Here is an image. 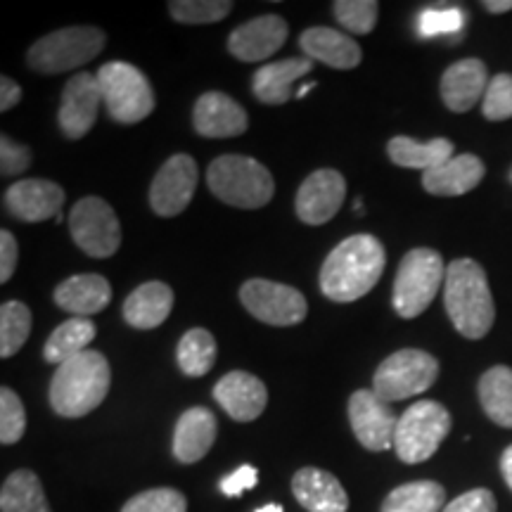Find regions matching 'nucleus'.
<instances>
[{
  "label": "nucleus",
  "instance_id": "obj_8",
  "mask_svg": "<svg viewBox=\"0 0 512 512\" xmlns=\"http://www.w3.org/2000/svg\"><path fill=\"white\" fill-rule=\"evenodd\" d=\"M451 413L439 401H418L399 418L394 434V451L401 463L418 465L439 451L451 432Z\"/></svg>",
  "mask_w": 512,
  "mask_h": 512
},
{
  "label": "nucleus",
  "instance_id": "obj_35",
  "mask_svg": "<svg viewBox=\"0 0 512 512\" xmlns=\"http://www.w3.org/2000/svg\"><path fill=\"white\" fill-rule=\"evenodd\" d=\"M230 0H171L169 12L183 24H214L230 15Z\"/></svg>",
  "mask_w": 512,
  "mask_h": 512
},
{
  "label": "nucleus",
  "instance_id": "obj_38",
  "mask_svg": "<svg viewBox=\"0 0 512 512\" xmlns=\"http://www.w3.org/2000/svg\"><path fill=\"white\" fill-rule=\"evenodd\" d=\"M188 501L178 489L169 486H159V489L143 491V494L133 496L131 501L124 503L121 512H185Z\"/></svg>",
  "mask_w": 512,
  "mask_h": 512
},
{
  "label": "nucleus",
  "instance_id": "obj_49",
  "mask_svg": "<svg viewBox=\"0 0 512 512\" xmlns=\"http://www.w3.org/2000/svg\"><path fill=\"white\" fill-rule=\"evenodd\" d=\"M313 88H316V83H304L302 88H297V98H304V95H309Z\"/></svg>",
  "mask_w": 512,
  "mask_h": 512
},
{
  "label": "nucleus",
  "instance_id": "obj_1",
  "mask_svg": "<svg viewBox=\"0 0 512 512\" xmlns=\"http://www.w3.org/2000/svg\"><path fill=\"white\" fill-rule=\"evenodd\" d=\"M384 264L387 252L375 235H351L332 249L320 268V292L339 304L356 302L377 285Z\"/></svg>",
  "mask_w": 512,
  "mask_h": 512
},
{
  "label": "nucleus",
  "instance_id": "obj_18",
  "mask_svg": "<svg viewBox=\"0 0 512 512\" xmlns=\"http://www.w3.org/2000/svg\"><path fill=\"white\" fill-rule=\"evenodd\" d=\"M214 399L233 420L252 422L266 411L268 389L256 375L233 370L216 382Z\"/></svg>",
  "mask_w": 512,
  "mask_h": 512
},
{
  "label": "nucleus",
  "instance_id": "obj_17",
  "mask_svg": "<svg viewBox=\"0 0 512 512\" xmlns=\"http://www.w3.org/2000/svg\"><path fill=\"white\" fill-rule=\"evenodd\" d=\"M290 27L280 15H261L240 24L228 38L230 55L242 62H264L285 46Z\"/></svg>",
  "mask_w": 512,
  "mask_h": 512
},
{
  "label": "nucleus",
  "instance_id": "obj_20",
  "mask_svg": "<svg viewBox=\"0 0 512 512\" xmlns=\"http://www.w3.org/2000/svg\"><path fill=\"white\" fill-rule=\"evenodd\" d=\"M489 72L486 64L477 57L453 62L441 76V100L451 112L465 114L484 100L486 88H489Z\"/></svg>",
  "mask_w": 512,
  "mask_h": 512
},
{
  "label": "nucleus",
  "instance_id": "obj_6",
  "mask_svg": "<svg viewBox=\"0 0 512 512\" xmlns=\"http://www.w3.org/2000/svg\"><path fill=\"white\" fill-rule=\"evenodd\" d=\"M105 34L98 27H67L43 36L29 48L27 62L38 74H64L95 60L105 48Z\"/></svg>",
  "mask_w": 512,
  "mask_h": 512
},
{
  "label": "nucleus",
  "instance_id": "obj_40",
  "mask_svg": "<svg viewBox=\"0 0 512 512\" xmlns=\"http://www.w3.org/2000/svg\"><path fill=\"white\" fill-rule=\"evenodd\" d=\"M482 114L489 121L512 119V74H496L489 81L482 100Z\"/></svg>",
  "mask_w": 512,
  "mask_h": 512
},
{
  "label": "nucleus",
  "instance_id": "obj_50",
  "mask_svg": "<svg viewBox=\"0 0 512 512\" xmlns=\"http://www.w3.org/2000/svg\"><path fill=\"white\" fill-rule=\"evenodd\" d=\"M510 178H512V174H510Z\"/></svg>",
  "mask_w": 512,
  "mask_h": 512
},
{
  "label": "nucleus",
  "instance_id": "obj_13",
  "mask_svg": "<svg viewBox=\"0 0 512 512\" xmlns=\"http://www.w3.org/2000/svg\"><path fill=\"white\" fill-rule=\"evenodd\" d=\"M197 188V164L190 155H174L162 164L150 185V207L157 216L171 219L188 204Z\"/></svg>",
  "mask_w": 512,
  "mask_h": 512
},
{
  "label": "nucleus",
  "instance_id": "obj_10",
  "mask_svg": "<svg viewBox=\"0 0 512 512\" xmlns=\"http://www.w3.org/2000/svg\"><path fill=\"white\" fill-rule=\"evenodd\" d=\"M69 230L79 245L93 259H107L121 245V226L114 209L100 197H83L69 214Z\"/></svg>",
  "mask_w": 512,
  "mask_h": 512
},
{
  "label": "nucleus",
  "instance_id": "obj_25",
  "mask_svg": "<svg viewBox=\"0 0 512 512\" xmlns=\"http://www.w3.org/2000/svg\"><path fill=\"white\" fill-rule=\"evenodd\" d=\"M299 46L309 60L325 62L332 69H354L361 64V46L337 29L311 27L299 36Z\"/></svg>",
  "mask_w": 512,
  "mask_h": 512
},
{
  "label": "nucleus",
  "instance_id": "obj_48",
  "mask_svg": "<svg viewBox=\"0 0 512 512\" xmlns=\"http://www.w3.org/2000/svg\"><path fill=\"white\" fill-rule=\"evenodd\" d=\"M256 512H285V510H283V505H280V503H268V505H264V508H259Z\"/></svg>",
  "mask_w": 512,
  "mask_h": 512
},
{
  "label": "nucleus",
  "instance_id": "obj_37",
  "mask_svg": "<svg viewBox=\"0 0 512 512\" xmlns=\"http://www.w3.org/2000/svg\"><path fill=\"white\" fill-rule=\"evenodd\" d=\"M27 430V413L24 403L12 389H0V441L3 446L17 444Z\"/></svg>",
  "mask_w": 512,
  "mask_h": 512
},
{
  "label": "nucleus",
  "instance_id": "obj_9",
  "mask_svg": "<svg viewBox=\"0 0 512 512\" xmlns=\"http://www.w3.org/2000/svg\"><path fill=\"white\" fill-rule=\"evenodd\" d=\"M439 377V361L422 349H401L384 358L375 370L373 392L382 401L411 399L432 387Z\"/></svg>",
  "mask_w": 512,
  "mask_h": 512
},
{
  "label": "nucleus",
  "instance_id": "obj_21",
  "mask_svg": "<svg viewBox=\"0 0 512 512\" xmlns=\"http://www.w3.org/2000/svg\"><path fill=\"white\" fill-rule=\"evenodd\" d=\"M292 494L309 512H347L349 496L332 472L302 467L292 479Z\"/></svg>",
  "mask_w": 512,
  "mask_h": 512
},
{
  "label": "nucleus",
  "instance_id": "obj_31",
  "mask_svg": "<svg viewBox=\"0 0 512 512\" xmlns=\"http://www.w3.org/2000/svg\"><path fill=\"white\" fill-rule=\"evenodd\" d=\"M446 508V491L439 482H408L384 498L382 512H439Z\"/></svg>",
  "mask_w": 512,
  "mask_h": 512
},
{
  "label": "nucleus",
  "instance_id": "obj_33",
  "mask_svg": "<svg viewBox=\"0 0 512 512\" xmlns=\"http://www.w3.org/2000/svg\"><path fill=\"white\" fill-rule=\"evenodd\" d=\"M178 366L188 377L207 375L216 363V339L209 330L192 328L178 342Z\"/></svg>",
  "mask_w": 512,
  "mask_h": 512
},
{
  "label": "nucleus",
  "instance_id": "obj_16",
  "mask_svg": "<svg viewBox=\"0 0 512 512\" xmlns=\"http://www.w3.org/2000/svg\"><path fill=\"white\" fill-rule=\"evenodd\" d=\"M64 207V190L46 178H27L17 181L5 192V209L19 221L41 223L57 219Z\"/></svg>",
  "mask_w": 512,
  "mask_h": 512
},
{
  "label": "nucleus",
  "instance_id": "obj_2",
  "mask_svg": "<svg viewBox=\"0 0 512 512\" xmlns=\"http://www.w3.org/2000/svg\"><path fill=\"white\" fill-rule=\"evenodd\" d=\"M444 306L453 328L467 339H482L494 328L496 304L484 268L475 259H456L448 264Z\"/></svg>",
  "mask_w": 512,
  "mask_h": 512
},
{
  "label": "nucleus",
  "instance_id": "obj_5",
  "mask_svg": "<svg viewBox=\"0 0 512 512\" xmlns=\"http://www.w3.org/2000/svg\"><path fill=\"white\" fill-rule=\"evenodd\" d=\"M446 283V266L439 252L411 249L401 259L394 280V309L401 318H418L434 302Z\"/></svg>",
  "mask_w": 512,
  "mask_h": 512
},
{
  "label": "nucleus",
  "instance_id": "obj_47",
  "mask_svg": "<svg viewBox=\"0 0 512 512\" xmlns=\"http://www.w3.org/2000/svg\"><path fill=\"white\" fill-rule=\"evenodd\" d=\"M484 8L494 12V15H503V12L512 10V0H486Z\"/></svg>",
  "mask_w": 512,
  "mask_h": 512
},
{
  "label": "nucleus",
  "instance_id": "obj_32",
  "mask_svg": "<svg viewBox=\"0 0 512 512\" xmlns=\"http://www.w3.org/2000/svg\"><path fill=\"white\" fill-rule=\"evenodd\" d=\"M0 512H50L41 479L31 470H17L0 489Z\"/></svg>",
  "mask_w": 512,
  "mask_h": 512
},
{
  "label": "nucleus",
  "instance_id": "obj_4",
  "mask_svg": "<svg viewBox=\"0 0 512 512\" xmlns=\"http://www.w3.org/2000/svg\"><path fill=\"white\" fill-rule=\"evenodd\" d=\"M207 185L214 197L238 209L266 207L275 192L271 171L245 155L216 157L207 169Z\"/></svg>",
  "mask_w": 512,
  "mask_h": 512
},
{
  "label": "nucleus",
  "instance_id": "obj_19",
  "mask_svg": "<svg viewBox=\"0 0 512 512\" xmlns=\"http://www.w3.org/2000/svg\"><path fill=\"white\" fill-rule=\"evenodd\" d=\"M192 124L204 138H235L247 131L249 117L245 107L238 105L230 95L209 91L197 100Z\"/></svg>",
  "mask_w": 512,
  "mask_h": 512
},
{
  "label": "nucleus",
  "instance_id": "obj_41",
  "mask_svg": "<svg viewBox=\"0 0 512 512\" xmlns=\"http://www.w3.org/2000/svg\"><path fill=\"white\" fill-rule=\"evenodd\" d=\"M31 166V150L29 147L15 143L8 136L0 138V174L5 178L24 174Z\"/></svg>",
  "mask_w": 512,
  "mask_h": 512
},
{
  "label": "nucleus",
  "instance_id": "obj_23",
  "mask_svg": "<svg viewBox=\"0 0 512 512\" xmlns=\"http://www.w3.org/2000/svg\"><path fill=\"white\" fill-rule=\"evenodd\" d=\"M216 432H219V425H216L214 413L209 408H188L178 418L174 432V456L178 463H200L214 446Z\"/></svg>",
  "mask_w": 512,
  "mask_h": 512
},
{
  "label": "nucleus",
  "instance_id": "obj_14",
  "mask_svg": "<svg viewBox=\"0 0 512 512\" xmlns=\"http://www.w3.org/2000/svg\"><path fill=\"white\" fill-rule=\"evenodd\" d=\"M344 200H347L344 176L335 169H318L302 183L294 209L306 226H323L335 219Z\"/></svg>",
  "mask_w": 512,
  "mask_h": 512
},
{
  "label": "nucleus",
  "instance_id": "obj_24",
  "mask_svg": "<svg viewBox=\"0 0 512 512\" xmlns=\"http://www.w3.org/2000/svg\"><path fill=\"white\" fill-rule=\"evenodd\" d=\"M484 162L477 155H456L422 174V188L437 197H458L484 181Z\"/></svg>",
  "mask_w": 512,
  "mask_h": 512
},
{
  "label": "nucleus",
  "instance_id": "obj_44",
  "mask_svg": "<svg viewBox=\"0 0 512 512\" xmlns=\"http://www.w3.org/2000/svg\"><path fill=\"white\" fill-rule=\"evenodd\" d=\"M17 240L10 230H3L0 233V283H8L17 268Z\"/></svg>",
  "mask_w": 512,
  "mask_h": 512
},
{
  "label": "nucleus",
  "instance_id": "obj_42",
  "mask_svg": "<svg viewBox=\"0 0 512 512\" xmlns=\"http://www.w3.org/2000/svg\"><path fill=\"white\" fill-rule=\"evenodd\" d=\"M496 496L489 489H472L467 494L453 498L441 512H496Z\"/></svg>",
  "mask_w": 512,
  "mask_h": 512
},
{
  "label": "nucleus",
  "instance_id": "obj_15",
  "mask_svg": "<svg viewBox=\"0 0 512 512\" xmlns=\"http://www.w3.org/2000/svg\"><path fill=\"white\" fill-rule=\"evenodd\" d=\"M102 102V91L98 76L79 72L67 81L62 91L60 105V128L69 140H81L98 121Z\"/></svg>",
  "mask_w": 512,
  "mask_h": 512
},
{
  "label": "nucleus",
  "instance_id": "obj_30",
  "mask_svg": "<svg viewBox=\"0 0 512 512\" xmlns=\"http://www.w3.org/2000/svg\"><path fill=\"white\" fill-rule=\"evenodd\" d=\"M95 323L91 318H69L64 320L62 325H57L53 335L48 337L46 342V356L48 363H55V366H62L69 358L83 354L88 351V344L95 339Z\"/></svg>",
  "mask_w": 512,
  "mask_h": 512
},
{
  "label": "nucleus",
  "instance_id": "obj_7",
  "mask_svg": "<svg viewBox=\"0 0 512 512\" xmlns=\"http://www.w3.org/2000/svg\"><path fill=\"white\" fill-rule=\"evenodd\" d=\"M98 76L102 102L117 124L133 126L155 110V91L147 76L128 62H107Z\"/></svg>",
  "mask_w": 512,
  "mask_h": 512
},
{
  "label": "nucleus",
  "instance_id": "obj_43",
  "mask_svg": "<svg viewBox=\"0 0 512 512\" xmlns=\"http://www.w3.org/2000/svg\"><path fill=\"white\" fill-rule=\"evenodd\" d=\"M256 482H259V472H256V467L252 465H242L238 467L235 472H230L221 479V494L228 496V498H238L245 494V491L254 489Z\"/></svg>",
  "mask_w": 512,
  "mask_h": 512
},
{
  "label": "nucleus",
  "instance_id": "obj_39",
  "mask_svg": "<svg viewBox=\"0 0 512 512\" xmlns=\"http://www.w3.org/2000/svg\"><path fill=\"white\" fill-rule=\"evenodd\" d=\"M465 22L467 15L460 8H427L418 17V34L422 38L460 34Z\"/></svg>",
  "mask_w": 512,
  "mask_h": 512
},
{
  "label": "nucleus",
  "instance_id": "obj_3",
  "mask_svg": "<svg viewBox=\"0 0 512 512\" xmlns=\"http://www.w3.org/2000/svg\"><path fill=\"white\" fill-rule=\"evenodd\" d=\"M110 363L100 351H83L57 366L50 382V406L62 418H83L93 413L110 392Z\"/></svg>",
  "mask_w": 512,
  "mask_h": 512
},
{
  "label": "nucleus",
  "instance_id": "obj_26",
  "mask_svg": "<svg viewBox=\"0 0 512 512\" xmlns=\"http://www.w3.org/2000/svg\"><path fill=\"white\" fill-rule=\"evenodd\" d=\"M313 69V60L309 57H290V60H278L261 67L254 74V95L264 105H285L294 95V83Z\"/></svg>",
  "mask_w": 512,
  "mask_h": 512
},
{
  "label": "nucleus",
  "instance_id": "obj_36",
  "mask_svg": "<svg viewBox=\"0 0 512 512\" xmlns=\"http://www.w3.org/2000/svg\"><path fill=\"white\" fill-rule=\"evenodd\" d=\"M332 10L344 29H349L351 34L366 36L375 29L380 5L375 0H337Z\"/></svg>",
  "mask_w": 512,
  "mask_h": 512
},
{
  "label": "nucleus",
  "instance_id": "obj_34",
  "mask_svg": "<svg viewBox=\"0 0 512 512\" xmlns=\"http://www.w3.org/2000/svg\"><path fill=\"white\" fill-rule=\"evenodd\" d=\"M31 335V311L22 302L0 306V356L10 358L24 347Z\"/></svg>",
  "mask_w": 512,
  "mask_h": 512
},
{
  "label": "nucleus",
  "instance_id": "obj_28",
  "mask_svg": "<svg viewBox=\"0 0 512 512\" xmlns=\"http://www.w3.org/2000/svg\"><path fill=\"white\" fill-rule=\"evenodd\" d=\"M387 155L396 166H403V169H420L422 174L425 171L434 169V166L448 162L453 155V143L448 138H434L427 140V143H420V140L396 136L387 143Z\"/></svg>",
  "mask_w": 512,
  "mask_h": 512
},
{
  "label": "nucleus",
  "instance_id": "obj_29",
  "mask_svg": "<svg viewBox=\"0 0 512 512\" xmlns=\"http://www.w3.org/2000/svg\"><path fill=\"white\" fill-rule=\"evenodd\" d=\"M479 403L486 418L512 430V368L494 366L479 377Z\"/></svg>",
  "mask_w": 512,
  "mask_h": 512
},
{
  "label": "nucleus",
  "instance_id": "obj_22",
  "mask_svg": "<svg viewBox=\"0 0 512 512\" xmlns=\"http://www.w3.org/2000/svg\"><path fill=\"white\" fill-rule=\"evenodd\" d=\"M53 299L62 311L74 313V318H88L107 309L112 302V285L98 273L72 275L57 285Z\"/></svg>",
  "mask_w": 512,
  "mask_h": 512
},
{
  "label": "nucleus",
  "instance_id": "obj_46",
  "mask_svg": "<svg viewBox=\"0 0 512 512\" xmlns=\"http://www.w3.org/2000/svg\"><path fill=\"white\" fill-rule=\"evenodd\" d=\"M501 472H503L505 484H508L510 491H512V446H508L503 451V456H501Z\"/></svg>",
  "mask_w": 512,
  "mask_h": 512
},
{
  "label": "nucleus",
  "instance_id": "obj_45",
  "mask_svg": "<svg viewBox=\"0 0 512 512\" xmlns=\"http://www.w3.org/2000/svg\"><path fill=\"white\" fill-rule=\"evenodd\" d=\"M19 100H22V86L17 81H12L10 76H3L0 79V110H12Z\"/></svg>",
  "mask_w": 512,
  "mask_h": 512
},
{
  "label": "nucleus",
  "instance_id": "obj_27",
  "mask_svg": "<svg viewBox=\"0 0 512 512\" xmlns=\"http://www.w3.org/2000/svg\"><path fill=\"white\" fill-rule=\"evenodd\" d=\"M174 309V290L159 280L136 287L124 302V320L136 330L159 328Z\"/></svg>",
  "mask_w": 512,
  "mask_h": 512
},
{
  "label": "nucleus",
  "instance_id": "obj_12",
  "mask_svg": "<svg viewBox=\"0 0 512 512\" xmlns=\"http://www.w3.org/2000/svg\"><path fill=\"white\" fill-rule=\"evenodd\" d=\"M349 422L356 439L368 451H389L394 448V434L399 418L392 403L382 401L373 389H358L349 399Z\"/></svg>",
  "mask_w": 512,
  "mask_h": 512
},
{
  "label": "nucleus",
  "instance_id": "obj_11",
  "mask_svg": "<svg viewBox=\"0 0 512 512\" xmlns=\"http://www.w3.org/2000/svg\"><path fill=\"white\" fill-rule=\"evenodd\" d=\"M240 302L256 320L275 328L302 323L309 313L304 294L290 285L254 278L240 287Z\"/></svg>",
  "mask_w": 512,
  "mask_h": 512
}]
</instances>
